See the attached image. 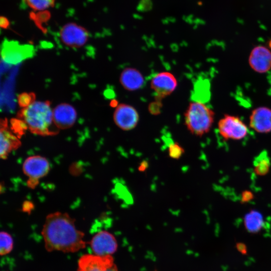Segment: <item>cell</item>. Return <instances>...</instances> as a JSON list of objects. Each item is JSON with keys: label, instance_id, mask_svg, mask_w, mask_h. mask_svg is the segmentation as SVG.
Masks as SVG:
<instances>
[{"label": "cell", "instance_id": "5", "mask_svg": "<svg viewBox=\"0 0 271 271\" xmlns=\"http://www.w3.org/2000/svg\"><path fill=\"white\" fill-rule=\"evenodd\" d=\"M218 129L225 140H240L248 134V128L237 116L225 114L218 122Z\"/></svg>", "mask_w": 271, "mask_h": 271}, {"label": "cell", "instance_id": "19", "mask_svg": "<svg viewBox=\"0 0 271 271\" xmlns=\"http://www.w3.org/2000/svg\"><path fill=\"white\" fill-rule=\"evenodd\" d=\"M255 173L260 176L266 175L269 171L270 161L267 153L263 151L258 154L253 161Z\"/></svg>", "mask_w": 271, "mask_h": 271}, {"label": "cell", "instance_id": "27", "mask_svg": "<svg viewBox=\"0 0 271 271\" xmlns=\"http://www.w3.org/2000/svg\"><path fill=\"white\" fill-rule=\"evenodd\" d=\"M0 25L2 28L7 29L10 25V22L7 18L5 17H1L0 18Z\"/></svg>", "mask_w": 271, "mask_h": 271}, {"label": "cell", "instance_id": "14", "mask_svg": "<svg viewBox=\"0 0 271 271\" xmlns=\"http://www.w3.org/2000/svg\"><path fill=\"white\" fill-rule=\"evenodd\" d=\"M249 126L255 131L266 133L271 131V109L259 106L253 109L249 115Z\"/></svg>", "mask_w": 271, "mask_h": 271}, {"label": "cell", "instance_id": "25", "mask_svg": "<svg viewBox=\"0 0 271 271\" xmlns=\"http://www.w3.org/2000/svg\"><path fill=\"white\" fill-rule=\"evenodd\" d=\"M236 248L237 251L243 255H245L247 253V247L246 244L243 242L237 243Z\"/></svg>", "mask_w": 271, "mask_h": 271}, {"label": "cell", "instance_id": "24", "mask_svg": "<svg viewBox=\"0 0 271 271\" xmlns=\"http://www.w3.org/2000/svg\"><path fill=\"white\" fill-rule=\"evenodd\" d=\"M153 3L151 0H141L137 7L139 12H147L152 10Z\"/></svg>", "mask_w": 271, "mask_h": 271}, {"label": "cell", "instance_id": "17", "mask_svg": "<svg viewBox=\"0 0 271 271\" xmlns=\"http://www.w3.org/2000/svg\"><path fill=\"white\" fill-rule=\"evenodd\" d=\"M244 224L245 228L248 232L250 233H257L263 226V216L259 212L252 210L244 216Z\"/></svg>", "mask_w": 271, "mask_h": 271}, {"label": "cell", "instance_id": "2", "mask_svg": "<svg viewBox=\"0 0 271 271\" xmlns=\"http://www.w3.org/2000/svg\"><path fill=\"white\" fill-rule=\"evenodd\" d=\"M32 133L42 136L56 135L59 129L53 118V110L48 101H35L23 108L18 115Z\"/></svg>", "mask_w": 271, "mask_h": 271}, {"label": "cell", "instance_id": "11", "mask_svg": "<svg viewBox=\"0 0 271 271\" xmlns=\"http://www.w3.org/2000/svg\"><path fill=\"white\" fill-rule=\"evenodd\" d=\"M248 63L257 73L267 72L271 69V50L261 45L255 46L249 54Z\"/></svg>", "mask_w": 271, "mask_h": 271}, {"label": "cell", "instance_id": "16", "mask_svg": "<svg viewBox=\"0 0 271 271\" xmlns=\"http://www.w3.org/2000/svg\"><path fill=\"white\" fill-rule=\"evenodd\" d=\"M122 86L128 91H136L143 87L145 83V78L140 71L127 67L121 72L119 77Z\"/></svg>", "mask_w": 271, "mask_h": 271}, {"label": "cell", "instance_id": "23", "mask_svg": "<svg viewBox=\"0 0 271 271\" xmlns=\"http://www.w3.org/2000/svg\"><path fill=\"white\" fill-rule=\"evenodd\" d=\"M169 155L174 159H180L184 153V149L177 143H173L169 146Z\"/></svg>", "mask_w": 271, "mask_h": 271}, {"label": "cell", "instance_id": "18", "mask_svg": "<svg viewBox=\"0 0 271 271\" xmlns=\"http://www.w3.org/2000/svg\"><path fill=\"white\" fill-rule=\"evenodd\" d=\"M210 96V85L208 81L206 79L197 80L194 85L192 100L206 103Z\"/></svg>", "mask_w": 271, "mask_h": 271}, {"label": "cell", "instance_id": "4", "mask_svg": "<svg viewBox=\"0 0 271 271\" xmlns=\"http://www.w3.org/2000/svg\"><path fill=\"white\" fill-rule=\"evenodd\" d=\"M22 168L24 174L28 178V187L34 189L38 185L40 179L48 174L50 166L46 158L34 155L28 157L25 160Z\"/></svg>", "mask_w": 271, "mask_h": 271}, {"label": "cell", "instance_id": "15", "mask_svg": "<svg viewBox=\"0 0 271 271\" xmlns=\"http://www.w3.org/2000/svg\"><path fill=\"white\" fill-rule=\"evenodd\" d=\"M21 145L19 138L9 130L7 119H1L0 157L6 159L12 151L17 150Z\"/></svg>", "mask_w": 271, "mask_h": 271}, {"label": "cell", "instance_id": "20", "mask_svg": "<svg viewBox=\"0 0 271 271\" xmlns=\"http://www.w3.org/2000/svg\"><path fill=\"white\" fill-rule=\"evenodd\" d=\"M34 11H45L54 6L56 0H23Z\"/></svg>", "mask_w": 271, "mask_h": 271}, {"label": "cell", "instance_id": "13", "mask_svg": "<svg viewBox=\"0 0 271 271\" xmlns=\"http://www.w3.org/2000/svg\"><path fill=\"white\" fill-rule=\"evenodd\" d=\"M33 51L32 46L8 42L4 43L2 56L4 60L7 63L16 64L31 56Z\"/></svg>", "mask_w": 271, "mask_h": 271}, {"label": "cell", "instance_id": "3", "mask_svg": "<svg viewBox=\"0 0 271 271\" xmlns=\"http://www.w3.org/2000/svg\"><path fill=\"white\" fill-rule=\"evenodd\" d=\"M215 113L206 103L192 100L184 113L185 124L193 135L201 137L209 131Z\"/></svg>", "mask_w": 271, "mask_h": 271}, {"label": "cell", "instance_id": "1", "mask_svg": "<svg viewBox=\"0 0 271 271\" xmlns=\"http://www.w3.org/2000/svg\"><path fill=\"white\" fill-rule=\"evenodd\" d=\"M75 221L68 213L59 211L46 216L41 234L47 251L73 253L86 247L84 233L77 229Z\"/></svg>", "mask_w": 271, "mask_h": 271}, {"label": "cell", "instance_id": "21", "mask_svg": "<svg viewBox=\"0 0 271 271\" xmlns=\"http://www.w3.org/2000/svg\"><path fill=\"white\" fill-rule=\"evenodd\" d=\"M0 254L5 255L10 253L13 248V239L12 236L6 231L0 233Z\"/></svg>", "mask_w": 271, "mask_h": 271}, {"label": "cell", "instance_id": "22", "mask_svg": "<svg viewBox=\"0 0 271 271\" xmlns=\"http://www.w3.org/2000/svg\"><path fill=\"white\" fill-rule=\"evenodd\" d=\"M35 98V94L33 93H23L18 96V103L23 108H25L34 102Z\"/></svg>", "mask_w": 271, "mask_h": 271}, {"label": "cell", "instance_id": "6", "mask_svg": "<svg viewBox=\"0 0 271 271\" xmlns=\"http://www.w3.org/2000/svg\"><path fill=\"white\" fill-rule=\"evenodd\" d=\"M61 41L65 46L72 48H79L84 46L89 38L86 29L74 22L63 25L59 33Z\"/></svg>", "mask_w": 271, "mask_h": 271}, {"label": "cell", "instance_id": "8", "mask_svg": "<svg viewBox=\"0 0 271 271\" xmlns=\"http://www.w3.org/2000/svg\"><path fill=\"white\" fill-rule=\"evenodd\" d=\"M178 81L173 74L162 71L156 74L152 78L150 85L157 100H161L171 94L176 89Z\"/></svg>", "mask_w": 271, "mask_h": 271}, {"label": "cell", "instance_id": "7", "mask_svg": "<svg viewBox=\"0 0 271 271\" xmlns=\"http://www.w3.org/2000/svg\"><path fill=\"white\" fill-rule=\"evenodd\" d=\"M77 271H118L111 255L85 254L78 262Z\"/></svg>", "mask_w": 271, "mask_h": 271}, {"label": "cell", "instance_id": "9", "mask_svg": "<svg viewBox=\"0 0 271 271\" xmlns=\"http://www.w3.org/2000/svg\"><path fill=\"white\" fill-rule=\"evenodd\" d=\"M139 119V114L137 110L132 105L126 103L118 104L113 114V119L116 125L125 131L134 128Z\"/></svg>", "mask_w": 271, "mask_h": 271}, {"label": "cell", "instance_id": "26", "mask_svg": "<svg viewBox=\"0 0 271 271\" xmlns=\"http://www.w3.org/2000/svg\"><path fill=\"white\" fill-rule=\"evenodd\" d=\"M253 194L249 191H244L241 195V201L243 202H246L250 201L253 198Z\"/></svg>", "mask_w": 271, "mask_h": 271}, {"label": "cell", "instance_id": "12", "mask_svg": "<svg viewBox=\"0 0 271 271\" xmlns=\"http://www.w3.org/2000/svg\"><path fill=\"white\" fill-rule=\"evenodd\" d=\"M53 118L58 129L69 128L74 125L76 120V110L69 103H60L53 109Z\"/></svg>", "mask_w": 271, "mask_h": 271}, {"label": "cell", "instance_id": "10", "mask_svg": "<svg viewBox=\"0 0 271 271\" xmlns=\"http://www.w3.org/2000/svg\"><path fill=\"white\" fill-rule=\"evenodd\" d=\"M89 243L94 254L97 256L111 255L116 251L117 248L115 237L105 230L97 233Z\"/></svg>", "mask_w": 271, "mask_h": 271}, {"label": "cell", "instance_id": "28", "mask_svg": "<svg viewBox=\"0 0 271 271\" xmlns=\"http://www.w3.org/2000/svg\"><path fill=\"white\" fill-rule=\"evenodd\" d=\"M268 46H269V48L271 49V39H270V40H269V41Z\"/></svg>", "mask_w": 271, "mask_h": 271}]
</instances>
